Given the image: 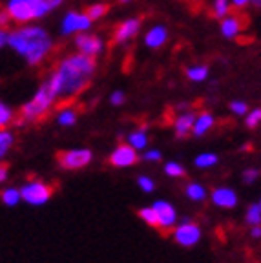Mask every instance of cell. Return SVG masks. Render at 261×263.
<instances>
[{
    "label": "cell",
    "mask_w": 261,
    "mask_h": 263,
    "mask_svg": "<svg viewBox=\"0 0 261 263\" xmlns=\"http://www.w3.org/2000/svg\"><path fill=\"white\" fill-rule=\"evenodd\" d=\"M245 221L249 223L250 227H252V225H261V209H259V205H257V203H254V205H250L249 209H247Z\"/></svg>",
    "instance_id": "cell-27"
},
{
    "label": "cell",
    "mask_w": 261,
    "mask_h": 263,
    "mask_svg": "<svg viewBox=\"0 0 261 263\" xmlns=\"http://www.w3.org/2000/svg\"><path fill=\"white\" fill-rule=\"evenodd\" d=\"M55 101H59L57 95H55L53 88L49 86V82L46 81L41 88L37 90V93L29 99L28 103L22 106V121H37L41 117H44L51 106L55 104Z\"/></svg>",
    "instance_id": "cell-3"
},
{
    "label": "cell",
    "mask_w": 261,
    "mask_h": 263,
    "mask_svg": "<svg viewBox=\"0 0 261 263\" xmlns=\"http://www.w3.org/2000/svg\"><path fill=\"white\" fill-rule=\"evenodd\" d=\"M243 28H245L243 16L237 15V13H230V15H227L225 18H221V26H219L221 35H223L225 39H229V41L239 37Z\"/></svg>",
    "instance_id": "cell-13"
},
{
    "label": "cell",
    "mask_w": 261,
    "mask_h": 263,
    "mask_svg": "<svg viewBox=\"0 0 261 263\" xmlns=\"http://www.w3.org/2000/svg\"><path fill=\"white\" fill-rule=\"evenodd\" d=\"M22 201V194L18 189H6L4 192H2V203L8 206H16L18 203Z\"/></svg>",
    "instance_id": "cell-25"
},
{
    "label": "cell",
    "mask_w": 261,
    "mask_h": 263,
    "mask_svg": "<svg viewBox=\"0 0 261 263\" xmlns=\"http://www.w3.org/2000/svg\"><path fill=\"white\" fill-rule=\"evenodd\" d=\"M119 2H121V4H130L132 0H119Z\"/></svg>",
    "instance_id": "cell-44"
},
{
    "label": "cell",
    "mask_w": 261,
    "mask_h": 263,
    "mask_svg": "<svg viewBox=\"0 0 261 263\" xmlns=\"http://www.w3.org/2000/svg\"><path fill=\"white\" fill-rule=\"evenodd\" d=\"M6 9L11 15V21L15 22L35 21L51 11L44 0H9Z\"/></svg>",
    "instance_id": "cell-4"
},
{
    "label": "cell",
    "mask_w": 261,
    "mask_h": 263,
    "mask_svg": "<svg viewBox=\"0 0 261 263\" xmlns=\"http://www.w3.org/2000/svg\"><path fill=\"white\" fill-rule=\"evenodd\" d=\"M230 111L237 117H245L247 111H249V104L245 101H232L230 103Z\"/></svg>",
    "instance_id": "cell-32"
},
{
    "label": "cell",
    "mask_w": 261,
    "mask_h": 263,
    "mask_svg": "<svg viewBox=\"0 0 261 263\" xmlns=\"http://www.w3.org/2000/svg\"><path fill=\"white\" fill-rule=\"evenodd\" d=\"M174 239H176L177 245L181 247H196L201 241V229L199 225H196L194 221H190L188 218L181 219V223L174 230Z\"/></svg>",
    "instance_id": "cell-7"
},
{
    "label": "cell",
    "mask_w": 261,
    "mask_h": 263,
    "mask_svg": "<svg viewBox=\"0 0 261 263\" xmlns=\"http://www.w3.org/2000/svg\"><path fill=\"white\" fill-rule=\"evenodd\" d=\"M212 203L219 209H236L239 203L236 190L229 189V186H219L212 192Z\"/></svg>",
    "instance_id": "cell-14"
},
{
    "label": "cell",
    "mask_w": 261,
    "mask_h": 263,
    "mask_svg": "<svg viewBox=\"0 0 261 263\" xmlns=\"http://www.w3.org/2000/svg\"><path fill=\"white\" fill-rule=\"evenodd\" d=\"M141 29V21L139 18H126L115 28L114 31V44H126L135 37Z\"/></svg>",
    "instance_id": "cell-12"
},
{
    "label": "cell",
    "mask_w": 261,
    "mask_h": 263,
    "mask_svg": "<svg viewBox=\"0 0 261 263\" xmlns=\"http://www.w3.org/2000/svg\"><path fill=\"white\" fill-rule=\"evenodd\" d=\"M46 4H48V8L51 9V11H53L55 8H57V6H61L62 2H64V0H44Z\"/></svg>",
    "instance_id": "cell-42"
},
{
    "label": "cell",
    "mask_w": 261,
    "mask_h": 263,
    "mask_svg": "<svg viewBox=\"0 0 261 263\" xmlns=\"http://www.w3.org/2000/svg\"><path fill=\"white\" fill-rule=\"evenodd\" d=\"M184 194H187V197L190 199V201H204L207 199V189H204L201 183H188L187 189H184Z\"/></svg>",
    "instance_id": "cell-18"
},
{
    "label": "cell",
    "mask_w": 261,
    "mask_h": 263,
    "mask_svg": "<svg viewBox=\"0 0 261 263\" xmlns=\"http://www.w3.org/2000/svg\"><path fill=\"white\" fill-rule=\"evenodd\" d=\"M241 177H243V181H245L247 185H252V183H256L257 181V177H259V168H256V166H249L247 170H243Z\"/></svg>",
    "instance_id": "cell-33"
},
{
    "label": "cell",
    "mask_w": 261,
    "mask_h": 263,
    "mask_svg": "<svg viewBox=\"0 0 261 263\" xmlns=\"http://www.w3.org/2000/svg\"><path fill=\"white\" fill-rule=\"evenodd\" d=\"M8 172H9L8 166H6V164H0V183L8 179Z\"/></svg>",
    "instance_id": "cell-41"
},
{
    "label": "cell",
    "mask_w": 261,
    "mask_h": 263,
    "mask_svg": "<svg viewBox=\"0 0 261 263\" xmlns=\"http://www.w3.org/2000/svg\"><path fill=\"white\" fill-rule=\"evenodd\" d=\"M124 101H126V97H124V93L121 90L114 91V93L110 95V103L114 104V106H121V104H124Z\"/></svg>",
    "instance_id": "cell-35"
},
{
    "label": "cell",
    "mask_w": 261,
    "mask_h": 263,
    "mask_svg": "<svg viewBox=\"0 0 261 263\" xmlns=\"http://www.w3.org/2000/svg\"><path fill=\"white\" fill-rule=\"evenodd\" d=\"M250 4H252L254 8H261V0H250Z\"/></svg>",
    "instance_id": "cell-43"
},
{
    "label": "cell",
    "mask_w": 261,
    "mask_h": 263,
    "mask_svg": "<svg viewBox=\"0 0 261 263\" xmlns=\"http://www.w3.org/2000/svg\"><path fill=\"white\" fill-rule=\"evenodd\" d=\"M128 144L134 146L135 150H144L148 144V136H146V128H139V130L132 132L128 136Z\"/></svg>",
    "instance_id": "cell-19"
},
{
    "label": "cell",
    "mask_w": 261,
    "mask_h": 263,
    "mask_svg": "<svg viewBox=\"0 0 261 263\" xmlns=\"http://www.w3.org/2000/svg\"><path fill=\"white\" fill-rule=\"evenodd\" d=\"M13 121V110L6 103L0 101V130L6 128Z\"/></svg>",
    "instance_id": "cell-30"
},
{
    "label": "cell",
    "mask_w": 261,
    "mask_h": 263,
    "mask_svg": "<svg viewBox=\"0 0 261 263\" xmlns=\"http://www.w3.org/2000/svg\"><path fill=\"white\" fill-rule=\"evenodd\" d=\"M95 68H97L95 59L79 51V53L69 55L64 61H61V64L55 68L53 73L49 75L48 82L49 86L53 88L57 99L68 101V99L81 93L90 84Z\"/></svg>",
    "instance_id": "cell-1"
},
{
    "label": "cell",
    "mask_w": 261,
    "mask_h": 263,
    "mask_svg": "<svg viewBox=\"0 0 261 263\" xmlns=\"http://www.w3.org/2000/svg\"><path fill=\"white\" fill-rule=\"evenodd\" d=\"M91 28V18L86 13L79 11H69L61 22V31L62 35H71V33L79 31H88Z\"/></svg>",
    "instance_id": "cell-8"
},
{
    "label": "cell",
    "mask_w": 261,
    "mask_h": 263,
    "mask_svg": "<svg viewBox=\"0 0 261 263\" xmlns=\"http://www.w3.org/2000/svg\"><path fill=\"white\" fill-rule=\"evenodd\" d=\"M161 152L159 150H146L144 152V156H143V159L144 161H148V163H155V161H161Z\"/></svg>",
    "instance_id": "cell-36"
},
{
    "label": "cell",
    "mask_w": 261,
    "mask_h": 263,
    "mask_svg": "<svg viewBox=\"0 0 261 263\" xmlns=\"http://www.w3.org/2000/svg\"><path fill=\"white\" fill-rule=\"evenodd\" d=\"M59 164L66 170H79L84 168L91 163L94 159V154L88 148H75V150H66V152H61L57 156Z\"/></svg>",
    "instance_id": "cell-6"
},
{
    "label": "cell",
    "mask_w": 261,
    "mask_h": 263,
    "mask_svg": "<svg viewBox=\"0 0 261 263\" xmlns=\"http://www.w3.org/2000/svg\"><path fill=\"white\" fill-rule=\"evenodd\" d=\"M139 218L143 219L146 225L159 229V218H157V212H155L154 206H144V209L139 210Z\"/></svg>",
    "instance_id": "cell-24"
},
{
    "label": "cell",
    "mask_w": 261,
    "mask_h": 263,
    "mask_svg": "<svg viewBox=\"0 0 261 263\" xmlns=\"http://www.w3.org/2000/svg\"><path fill=\"white\" fill-rule=\"evenodd\" d=\"M8 44L21 57H24L28 64H39L42 59L48 57V53L53 48V42H51L49 35L39 26H28V28L11 31Z\"/></svg>",
    "instance_id": "cell-2"
},
{
    "label": "cell",
    "mask_w": 261,
    "mask_h": 263,
    "mask_svg": "<svg viewBox=\"0 0 261 263\" xmlns=\"http://www.w3.org/2000/svg\"><path fill=\"white\" fill-rule=\"evenodd\" d=\"M166 41H168V29L164 26H154L144 35V44L152 49L163 48L166 44Z\"/></svg>",
    "instance_id": "cell-15"
},
{
    "label": "cell",
    "mask_w": 261,
    "mask_h": 263,
    "mask_svg": "<svg viewBox=\"0 0 261 263\" xmlns=\"http://www.w3.org/2000/svg\"><path fill=\"white\" fill-rule=\"evenodd\" d=\"M75 46L81 53L88 55V57H97V55L102 53L104 49V42H102L101 37L97 35H90V33H81L75 37Z\"/></svg>",
    "instance_id": "cell-9"
},
{
    "label": "cell",
    "mask_w": 261,
    "mask_h": 263,
    "mask_svg": "<svg viewBox=\"0 0 261 263\" xmlns=\"http://www.w3.org/2000/svg\"><path fill=\"white\" fill-rule=\"evenodd\" d=\"M9 22H11V15L8 13V9L0 11V28H8Z\"/></svg>",
    "instance_id": "cell-37"
},
{
    "label": "cell",
    "mask_w": 261,
    "mask_h": 263,
    "mask_svg": "<svg viewBox=\"0 0 261 263\" xmlns=\"http://www.w3.org/2000/svg\"><path fill=\"white\" fill-rule=\"evenodd\" d=\"M8 39H9L8 29H6V28H0V48L8 44Z\"/></svg>",
    "instance_id": "cell-40"
},
{
    "label": "cell",
    "mask_w": 261,
    "mask_h": 263,
    "mask_svg": "<svg viewBox=\"0 0 261 263\" xmlns=\"http://www.w3.org/2000/svg\"><path fill=\"white\" fill-rule=\"evenodd\" d=\"M137 185H139V189L143 190L144 194H150V192H154V190H155L154 179H152V177H148V176H141V177H139Z\"/></svg>",
    "instance_id": "cell-34"
},
{
    "label": "cell",
    "mask_w": 261,
    "mask_h": 263,
    "mask_svg": "<svg viewBox=\"0 0 261 263\" xmlns=\"http://www.w3.org/2000/svg\"><path fill=\"white\" fill-rule=\"evenodd\" d=\"M187 77L192 82H204L208 79V68L203 64H196L187 68Z\"/></svg>",
    "instance_id": "cell-20"
},
{
    "label": "cell",
    "mask_w": 261,
    "mask_h": 263,
    "mask_svg": "<svg viewBox=\"0 0 261 263\" xmlns=\"http://www.w3.org/2000/svg\"><path fill=\"white\" fill-rule=\"evenodd\" d=\"M214 124H216V119H214L212 114H208V111H203V114L196 115V121H194V128H192V134L196 137H203L207 136L208 132L212 130Z\"/></svg>",
    "instance_id": "cell-16"
},
{
    "label": "cell",
    "mask_w": 261,
    "mask_h": 263,
    "mask_svg": "<svg viewBox=\"0 0 261 263\" xmlns=\"http://www.w3.org/2000/svg\"><path fill=\"white\" fill-rule=\"evenodd\" d=\"M194 121H196V114H192V111H184V114L177 115L174 121V130H176L177 137L188 136L194 128Z\"/></svg>",
    "instance_id": "cell-17"
},
{
    "label": "cell",
    "mask_w": 261,
    "mask_h": 263,
    "mask_svg": "<svg viewBox=\"0 0 261 263\" xmlns=\"http://www.w3.org/2000/svg\"><path fill=\"white\" fill-rule=\"evenodd\" d=\"M164 174L170 177H183L184 168H183V164L176 163V161H170V163L164 164Z\"/></svg>",
    "instance_id": "cell-31"
},
{
    "label": "cell",
    "mask_w": 261,
    "mask_h": 263,
    "mask_svg": "<svg viewBox=\"0 0 261 263\" xmlns=\"http://www.w3.org/2000/svg\"><path fill=\"white\" fill-rule=\"evenodd\" d=\"M245 124L247 128H256L261 124V108H254V110H249L245 115Z\"/></svg>",
    "instance_id": "cell-29"
},
{
    "label": "cell",
    "mask_w": 261,
    "mask_h": 263,
    "mask_svg": "<svg viewBox=\"0 0 261 263\" xmlns=\"http://www.w3.org/2000/svg\"><path fill=\"white\" fill-rule=\"evenodd\" d=\"M232 2V8L236 9H245L247 6H250V0H230Z\"/></svg>",
    "instance_id": "cell-38"
},
{
    "label": "cell",
    "mask_w": 261,
    "mask_h": 263,
    "mask_svg": "<svg viewBox=\"0 0 261 263\" xmlns=\"http://www.w3.org/2000/svg\"><path fill=\"white\" fill-rule=\"evenodd\" d=\"M57 123L61 126H73L77 123V110H73V108H62L57 115Z\"/></svg>",
    "instance_id": "cell-21"
},
{
    "label": "cell",
    "mask_w": 261,
    "mask_h": 263,
    "mask_svg": "<svg viewBox=\"0 0 261 263\" xmlns=\"http://www.w3.org/2000/svg\"><path fill=\"white\" fill-rule=\"evenodd\" d=\"M212 13L216 18H225L227 15L232 13V2L230 0H214Z\"/></svg>",
    "instance_id": "cell-23"
},
{
    "label": "cell",
    "mask_w": 261,
    "mask_h": 263,
    "mask_svg": "<svg viewBox=\"0 0 261 263\" xmlns=\"http://www.w3.org/2000/svg\"><path fill=\"white\" fill-rule=\"evenodd\" d=\"M106 13H108V6L102 4V2H101V4H91V6H88V8H86V15L90 16L91 22L102 18V16L106 15Z\"/></svg>",
    "instance_id": "cell-28"
},
{
    "label": "cell",
    "mask_w": 261,
    "mask_h": 263,
    "mask_svg": "<svg viewBox=\"0 0 261 263\" xmlns=\"http://www.w3.org/2000/svg\"><path fill=\"white\" fill-rule=\"evenodd\" d=\"M137 159H139L137 150H135L134 146H130L128 143L119 144L110 156V163L114 164V166H117V168H126V166H132V164L137 163Z\"/></svg>",
    "instance_id": "cell-10"
},
{
    "label": "cell",
    "mask_w": 261,
    "mask_h": 263,
    "mask_svg": "<svg viewBox=\"0 0 261 263\" xmlns=\"http://www.w3.org/2000/svg\"><path fill=\"white\" fill-rule=\"evenodd\" d=\"M13 143H15V139H13V134H9L8 130H0V159L6 156V154L9 152V148L13 146Z\"/></svg>",
    "instance_id": "cell-26"
},
{
    "label": "cell",
    "mask_w": 261,
    "mask_h": 263,
    "mask_svg": "<svg viewBox=\"0 0 261 263\" xmlns=\"http://www.w3.org/2000/svg\"><path fill=\"white\" fill-rule=\"evenodd\" d=\"M21 194L22 201H26L28 205L33 206H41L49 201V197L53 194V189L48 183H44V181H29L21 189Z\"/></svg>",
    "instance_id": "cell-5"
},
{
    "label": "cell",
    "mask_w": 261,
    "mask_h": 263,
    "mask_svg": "<svg viewBox=\"0 0 261 263\" xmlns=\"http://www.w3.org/2000/svg\"><path fill=\"white\" fill-rule=\"evenodd\" d=\"M217 161H219V157H217L216 154L203 152V154H199V156L196 157L194 164H196L197 168H212V166H216V164H217Z\"/></svg>",
    "instance_id": "cell-22"
},
{
    "label": "cell",
    "mask_w": 261,
    "mask_h": 263,
    "mask_svg": "<svg viewBox=\"0 0 261 263\" xmlns=\"http://www.w3.org/2000/svg\"><path fill=\"white\" fill-rule=\"evenodd\" d=\"M257 205H259V209H261V199H259V201H257Z\"/></svg>",
    "instance_id": "cell-45"
},
{
    "label": "cell",
    "mask_w": 261,
    "mask_h": 263,
    "mask_svg": "<svg viewBox=\"0 0 261 263\" xmlns=\"http://www.w3.org/2000/svg\"><path fill=\"white\" fill-rule=\"evenodd\" d=\"M250 238H252V239H261V225H252V227H250Z\"/></svg>",
    "instance_id": "cell-39"
},
{
    "label": "cell",
    "mask_w": 261,
    "mask_h": 263,
    "mask_svg": "<svg viewBox=\"0 0 261 263\" xmlns=\"http://www.w3.org/2000/svg\"><path fill=\"white\" fill-rule=\"evenodd\" d=\"M157 212V218H159V229L163 230H168V229H174V225L177 223V212L174 209V205L164 199H159V201H155L152 205Z\"/></svg>",
    "instance_id": "cell-11"
}]
</instances>
